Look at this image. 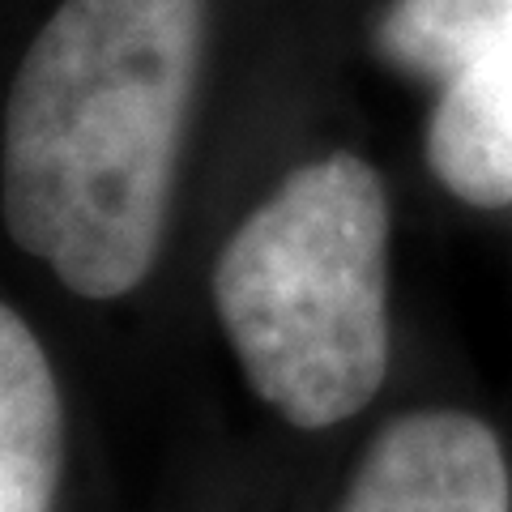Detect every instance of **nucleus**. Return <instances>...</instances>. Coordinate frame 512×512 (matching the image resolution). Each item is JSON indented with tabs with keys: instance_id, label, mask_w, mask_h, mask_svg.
I'll return each instance as SVG.
<instances>
[{
	"instance_id": "obj_3",
	"label": "nucleus",
	"mask_w": 512,
	"mask_h": 512,
	"mask_svg": "<svg viewBox=\"0 0 512 512\" xmlns=\"http://www.w3.org/2000/svg\"><path fill=\"white\" fill-rule=\"evenodd\" d=\"M338 512H512L504 448L474 414H402L367 444Z\"/></svg>"
},
{
	"instance_id": "obj_2",
	"label": "nucleus",
	"mask_w": 512,
	"mask_h": 512,
	"mask_svg": "<svg viewBox=\"0 0 512 512\" xmlns=\"http://www.w3.org/2000/svg\"><path fill=\"white\" fill-rule=\"evenodd\" d=\"M214 308L252 393L291 427L359 414L389 372V192L359 154L291 171L214 261Z\"/></svg>"
},
{
	"instance_id": "obj_6",
	"label": "nucleus",
	"mask_w": 512,
	"mask_h": 512,
	"mask_svg": "<svg viewBox=\"0 0 512 512\" xmlns=\"http://www.w3.org/2000/svg\"><path fill=\"white\" fill-rule=\"evenodd\" d=\"M380 56L431 82L512 47V0H389L376 22Z\"/></svg>"
},
{
	"instance_id": "obj_4",
	"label": "nucleus",
	"mask_w": 512,
	"mask_h": 512,
	"mask_svg": "<svg viewBox=\"0 0 512 512\" xmlns=\"http://www.w3.org/2000/svg\"><path fill=\"white\" fill-rule=\"evenodd\" d=\"M427 167L474 210L512 205V47L444 82L427 120Z\"/></svg>"
},
{
	"instance_id": "obj_1",
	"label": "nucleus",
	"mask_w": 512,
	"mask_h": 512,
	"mask_svg": "<svg viewBox=\"0 0 512 512\" xmlns=\"http://www.w3.org/2000/svg\"><path fill=\"white\" fill-rule=\"evenodd\" d=\"M205 43V0H60L5 103L9 239L82 299L154 269Z\"/></svg>"
},
{
	"instance_id": "obj_5",
	"label": "nucleus",
	"mask_w": 512,
	"mask_h": 512,
	"mask_svg": "<svg viewBox=\"0 0 512 512\" xmlns=\"http://www.w3.org/2000/svg\"><path fill=\"white\" fill-rule=\"evenodd\" d=\"M60 393L39 338L0 312V512H47L60 483Z\"/></svg>"
}]
</instances>
